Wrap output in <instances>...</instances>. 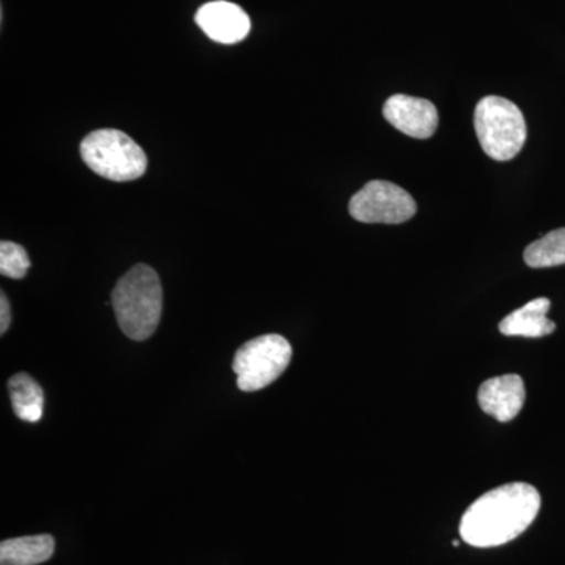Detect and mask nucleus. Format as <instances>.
I'll use <instances>...</instances> for the list:
<instances>
[{
    "label": "nucleus",
    "mask_w": 565,
    "mask_h": 565,
    "mask_svg": "<svg viewBox=\"0 0 565 565\" xmlns=\"http://www.w3.org/2000/svg\"><path fill=\"white\" fill-rule=\"evenodd\" d=\"M523 258L527 266L534 269L563 266L565 264V228L555 230L527 245Z\"/></svg>",
    "instance_id": "13"
},
{
    "label": "nucleus",
    "mask_w": 565,
    "mask_h": 565,
    "mask_svg": "<svg viewBox=\"0 0 565 565\" xmlns=\"http://www.w3.org/2000/svg\"><path fill=\"white\" fill-rule=\"evenodd\" d=\"M195 22L212 41L222 44L239 43L247 39L252 28L248 14L236 3L226 0L204 3L196 11Z\"/></svg>",
    "instance_id": "8"
},
{
    "label": "nucleus",
    "mask_w": 565,
    "mask_h": 565,
    "mask_svg": "<svg viewBox=\"0 0 565 565\" xmlns=\"http://www.w3.org/2000/svg\"><path fill=\"white\" fill-rule=\"evenodd\" d=\"M292 359V348L280 334L253 338L237 349L233 371L243 392H258L277 381Z\"/></svg>",
    "instance_id": "5"
},
{
    "label": "nucleus",
    "mask_w": 565,
    "mask_h": 565,
    "mask_svg": "<svg viewBox=\"0 0 565 565\" xmlns=\"http://www.w3.org/2000/svg\"><path fill=\"white\" fill-rule=\"evenodd\" d=\"M55 541L50 534L9 539L0 544V565H39L54 555Z\"/></svg>",
    "instance_id": "11"
},
{
    "label": "nucleus",
    "mask_w": 565,
    "mask_h": 565,
    "mask_svg": "<svg viewBox=\"0 0 565 565\" xmlns=\"http://www.w3.org/2000/svg\"><path fill=\"white\" fill-rule=\"evenodd\" d=\"M552 302L545 297L531 300L525 307L512 311L500 323L505 337L542 338L556 330V323L546 318Z\"/></svg>",
    "instance_id": "10"
},
{
    "label": "nucleus",
    "mask_w": 565,
    "mask_h": 565,
    "mask_svg": "<svg viewBox=\"0 0 565 565\" xmlns=\"http://www.w3.org/2000/svg\"><path fill=\"white\" fill-rule=\"evenodd\" d=\"M349 212L362 223L397 225L411 221L416 212L411 193L388 181H371L352 196Z\"/></svg>",
    "instance_id": "6"
},
{
    "label": "nucleus",
    "mask_w": 565,
    "mask_h": 565,
    "mask_svg": "<svg viewBox=\"0 0 565 565\" xmlns=\"http://www.w3.org/2000/svg\"><path fill=\"white\" fill-rule=\"evenodd\" d=\"M541 511V494L525 482L490 490L465 512L460 537L476 548H492L525 533Z\"/></svg>",
    "instance_id": "1"
},
{
    "label": "nucleus",
    "mask_w": 565,
    "mask_h": 565,
    "mask_svg": "<svg viewBox=\"0 0 565 565\" xmlns=\"http://www.w3.org/2000/svg\"><path fill=\"white\" fill-rule=\"evenodd\" d=\"M11 322V311L9 299L6 294H0V333H6L9 330Z\"/></svg>",
    "instance_id": "15"
},
{
    "label": "nucleus",
    "mask_w": 565,
    "mask_h": 565,
    "mask_svg": "<svg viewBox=\"0 0 565 565\" xmlns=\"http://www.w3.org/2000/svg\"><path fill=\"white\" fill-rule=\"evenodd\" d=\"M11 405L22 422L36 423L43 416L44 394L29 374L13 375L9 382Z\"/></svg>",
    "instance_id": "12"
},
{
    "label": "nucleus",
    "mask_w": 565,
    "mask_h": 565,
    "mask_svg": "<svg viewBox=\"0 0 565 565\" xmlns=\"http://www.w3.org/2000/svg\"><path fill=\"white\" fill-rule=\"evenodd\" d=\"M29 269H31V259H29L24 247L10 243V241H2L0 244V274L3 277L20 280L25 277Z\"/></svg>",
    "instance_id": "14"
},
{
    "label": "nucleus",
    "mask_w": 565,
    "mask_h": 565,
    "mask_svg": "<svg viewBox=\"0 0 565 565\" xmlns=\"http://www.w3.org/2000/svg\"><path fill=\"white\" fill-rule=\"evenodd\" d=\"M526 392L523 379L516 374L489 379L478 393L482 412L500 423L512 422L525 405Z\"/></svg>",
    "instance_id": "9"
},
{
    "label": "nucleus",
    "mask_w": 565,
    "mask_h": 565,
    "mask_svg": "<svg viewBox=\"0 0 565 565\" xmlns=\"http://www.w3.org/2000/svg\"><path fill=\"white\" fill-rule=\"evenodd\" d=\"M475 129L482 150L493 161L514 159L526 141V121L516 104L501 96H486L475 110Z\"/></svg>",
    "instance_id": "3"
},
{
    "label": "nucleus",
    "mask_w": 565,
    "mask_h": 565,
    "mask_svg": "<svg viewBox=\"0 0 565 565\" xmlns=\"http://www.w3.org/2000/svg\"><path fill=\"white\" fill-rule=\"evenodd\" d=\"M82 161L106 180L128 182L147 172L148 159L139 145L118 129H99L81 143Z\"/></svg>",
    "instance_id": "4"
},
{
    "label": "nucleus",
    "mask_w": 565,
    "mask_h": 565,
    "mask_svg": "<svg viewBox=\"0 0 565 565\" xmlns=\"http://www.w3.org/2000/svg\"><path fill=\"white\" fill-rule=\"evenodd\" d=\"M385 120L414 139H429L438 128V111L433 103L407 95H393L384 106Z\"/></svg>",
    "instance_id": "7"
},
{
    "label": "nucleus",
    "mask_w": 565,
    "mask_h": 565,
    "mask_svg": "<svg viewBox=\"0 0 565 565\" xmlns=\"http://www.w3.org/2000/svg\"><path fill=\"white\" fill-rule=\"evenodd\" d=\"M163 294L159 275L147 264H137L122 275L114 291L111 307L126 337L145 341L158 329Z\"/></svg>",
    "instance_id": "2"
}]
</instances>
